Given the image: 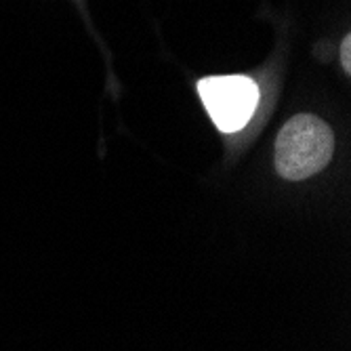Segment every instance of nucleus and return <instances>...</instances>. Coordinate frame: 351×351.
<instances>
[{"label": "nucleus", "instance_id": "1", "mask_svg": "<svg viewBox=\"0 0 351 351\" xmlns=\"http://www.w3.org/2000/svg\"><path fill=\"white\" fill-rule=\"evenodd\" d=\"M330 126L311 114H299L282 126L276 139V169L289 181H303L320 173L332 158Z\"/></svg>", "mask_w": 351, "mask_h": 351}, {"label": "nucleus", "instance_id": "3", "mask_svg": "<svg viewBox=\"0 0 351 351\" xmlns=\"http://www.w3.org/2000/svg\"><path fill=\"white\" fill-rule=\"evenodd\" d=\"M341 63H343V70L349 74L351 72V36H345L341 43Z\"/></svg>", "mask_w": 351, "mask_h": 351}, {"label": "nucleus", "instance_id": "2", "mask_svg": "<svg viewBox=\"0 0 351 351\" xmlns=\"http://www.w3.org/2000/svg\"><path fill=\"white\" fill-rule=\"evenodd\" d=\"M198 93L217 129L240 131L259 104V86L246 76H213L198 82Z\"/></svg>", "mask_w": 351, "mask_h": 351}]
</instances>
